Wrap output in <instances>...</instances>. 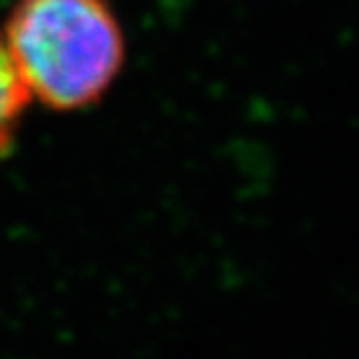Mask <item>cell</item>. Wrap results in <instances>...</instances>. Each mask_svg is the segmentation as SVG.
<instances>
[{"label":"cell","mask_w":359,"mask_h":359,"mask_svg":"<svg viewBox=\"0 0 359 359\" xmlns=\"http://www.w3.org/2000/svg\"><path fill=\"white\" fill-rule=\"evenodd\" d=\"M28 100L81 111L126 65V33L109 0H14L0 28Z\"/></svg>","instance_id":"6da1fadb"},{"label":"cell","mask_w":359,"mask_h":359,"mask_svg":"<svg viewBox=\"0 0 359 359\" xmlns=\"http://www.w3.org/2000/svg\"><path fill=\"white\" fill-rule=\"evenodd\" d=\"M28 102V93L7 56L3 35H0V160L10 156L17 144Z\"/></svg>","instance_id":"7a4b0ae2"}]
</instances>
